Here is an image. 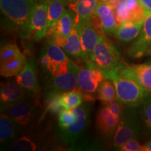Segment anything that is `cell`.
<instances>
[{
	"label": "cell",
	"mask_w": 151,
	"mask_h": 151,
	"mask_svg": "<svg viewBox=\"0 0 151 151\" xmlns=\"http://www.w3.org/2000/svg\"><path fill=\"white\" fill-rule=\"evenodd\" d=\"M35 0H0L3 23L22 37L29 36V22Z\"/></svg>",
	"instance_id": "1"
},
{
	"label": "cell",
	"mask_w": 151,
	"mask_h": 151,
	"mask_svg": "<svg viewBox=\"0 0 151 151\" xmlns=\"http://www.w3.org/2000/svg\"><path fill=\"white\" fill-rule=\"evenodd\" d=\"M90 61L104 75L118 71L125 64L122 62L118 48L104 34H100Z\"/></svg>",
	"instance_id": "2"
},
{
	"label": "cell",
	"mask_w": 151,
	"mask_h": 151,
	"mask_svg": "<svg viewBox=\"0 0 151 151\" xmlns=\"http://www.w3.org/2000/svg\"><path fill=\"white\" fill-rule=\"evenodd\" d=\"M105 78L113 81L116 90L117 100L125 107H137L147 94L146 90L137 82L120 76L117 71L110 72L105 76Z\"/></svg>",
	"instance_id": "3"
},
{
	"label": "cell",
	"mask_w": 151,
	"mask_h": 151,
	"mask_svg": "<svg viewBox=\"0 0 151 151\" xmlns=\"http://www.w3.org/2000/svg\"><path fill=\"white\" fill-rule=\"evenodd\" d=\"M141 125L140 115L136 106L125 107L113 137V146L118 150L124 143L140 134Z\"/></svg>",
	"instance_id": "4"
},
{
	"label": "cell",
	"mask_w": 151,
	"mask_h": 151,
	"mask_svg": "<svg viewBox=\"0 0 151 151\" xmlns=\"http://www.w3.org/2000/svg\"><path fill=\"white\" fill-rule=\"evenodd\" d=\"M26 57L14 43H7L0 51V73L9 78L17 76L27 63Z\"/></svg>",
	"instance_id": "5"
},
{
	"label": "cell",
	"mask_w": 151,
	"mask_h": 151,
	"mask_svg": "<svg viewBox=\"0 0 151 151\" xmlns=\"http://www.w3.org/2000/svg\"><path fill=\"white\" fill-rule=\"evenodd\" d=\"M78 69V66L67 58L60 64L53 74L50 76L52 90L64 93L78 87L77 75Z\"/></svg>",
	"instance_id": "6"
},
{
	"label": "cell",
	"mask_w": 151,
	"mask_h": 151,
	"mask_svg": "<svg viewBox=\"0 0 151 151\" xmlns=\"http://www.w3.org/2000/svg\"><path fill=\"white\" fill-rule=\"evenodd\" d=\"M91 21L100 33L106 35H116L119 26L114 7L101 0L96 7Z\"/></svg>",
	"instance_id": "7"
},
{
	"label": "cell",
	"mask_w": 151,
	"mask_h": 151,
	"mask_svg": "<svg viewBox=\"0 0 151 151\" xmlns=\"http://www.w3.org/2000/svg\"><path fill=\"white\" fill-rule=\"evenodd\" d=\"M48 28L47 0H35L30 18L28 38L34 40H41L46 37Z\"/></svg>",
	"instance_id": "8"
},
{
	"label": "cell",
	"mask_w": 151,
	"mask_h": 151,
	"mask_svg": "<svg viewBox=\"0 0 151 151\" xmlns=\"http://www.w3.org/2000/svg\"><path fill=\"white\" fill-rule=\"evenodd\" d=\"M82 104L74 109L78 114V120L67 129L57 130L58 137L65 143H75L81 137L90 121V108L88 104Z\"/></svg>",
	"instance_id": "9"
},
{
	"label": "cell",
	"mask_w": 151,
	"mask_h": 151,
	"mask_svg": "<svg viewBox=\"0 0 151 151\" xmlns=\"http://www.w3.org/2000/svg\"><path fill=\"white\" fill-rule=\"evenodd\" d=\"M86 68L79 67L77 82L78 88L83 93L93 94L97 91L99 85L106 79L104 73L89 60Z\"/></svg>",
	"instance_id": "10"
},
{
	"label": "cell",
	"mask_w": 151,
	"mask_h": 151,
	"mask_svg": "<svg viewBox=\"0 0 151 151\" xmlns=\"http://www.w3.org/2000/svg\"><path fill=\"white\" fill-rule=\"evenodd\" d=\"M146 11L139 0H121L115 8L118 25L125 22L143 21Z\"/></svg>",
	"instance_id": "11"
},
{
	"label": "cell",
	"mask_w": 151,
	"mask_h": 151,
	"mask_svg": "<svg viewBox=\"0 0 151 151\" xmlns=\"http://www.w3.org/2000/svg\"><path fill=\"white\" fill-rule=\"evenodd\" d=\"M117 73L123 78L136 81L147 93H151V60L140 65H125L117 71Z\"/></svg>",
	"instance_id": "12"
},
{
	"label": "cell",
	"mask_w": 151,
	"mask_h": 151,
	"mask_svg": "<svg viewBox=\"0 0 151 151\" xmlns=\"http://www.w3.org/2000/svg\"><path fill=\"white\" fill-rule=\"evenodd\" d=\"M73 24L78 28L80 35L82 47V60L86 62L89 61L99 39L100 34L101 33L96 29L92 24L91 19L81 24Z\"/></svg>",
	"instance_id": "13"
},
{
	"label": "cell",
	"mask_w": 151,
	"mask_h": 151,
	"mask_svg": "<svg viewBox=\"0 0 151 151\" xmlns=\"http://www.w3.org/2000/svg\"><path fill=\"white\" fill-rule=\"evenodd\" d=\"M35 106L32 101L26 97L18 102L2 107L1 111L10 117L18 125L25 127L31 121L35 113Z\"/></svg>",
	"instance_id": "14"
},
{
	"label": "cell",
	"mask_w": 151,
	"mask_h": 151,
	"mask_svg": "<svg viewBox=\"0 0 151 151\" xmlns=\"http://www.w3.org/2000/svg\"><path fill=\"white\" fill-rule=\"evenodd\" d=\"M151 46V11L146 10L142 29L139 37L129 48L128 55L132 58H141L146 55L148 49Z\"/></svg>",
	"instance_id": "15"
},
{
	"label": "cell",
	"mask_w": 151,
	"mask_h": 151,
	"mask_svg": "<svg viewBox=\"0 0 151 151\" xmlns=\"http://www.w3.org/2000/svg\"><path fill=\"white\" fill-rule=\"evenodd\" d=\"M28 94L30 93L23 89L17 82L8 81L1 84L0 90L1 108L25 99Z\"/></svg>",
	"instance_id": "16"
},
{
	"label": "cell",
	"mask_w": 151,
	"mask_h": 151,
	"mask_svg": "<svg viewBox=\"0 0 151 151\" xmlns=\"http://www.w3.org/2000/svg\"><path fill=\"white\" fill-rule=\"evenodd\" d=\"M16 81L18 83L29 93H37L39 91L37 73L35 61L29 59L22 71L16 76Z\"/></svg>",
	"instance_id": "17"
},
{
	"label": "cell",
	"mask_w": 151,
	"mask_h": 151,
	"mask_svg": "<svg viewBox=\"0 0 151 151\" xmlns=\"http://www.w3.org/2000/svg\"><path fill=\"white\" fill-rule=\"evenodd\" d=\"M120 118L116 117L104 105L98 111L96 117V124L98 129L105 137H110L116 132Z\"/></svg>",
	"instance_id": "18"
},
{
	"label": "cell",
	"mask_w": 151,
	"mask_h": 151,
	"mask_svg": "<svg viewBox=\"0 0 151 151\" xmlns=\"http://www.w3.org/2000/svg\"><path fill=\"white\" fill-rule=\"evenodd\" d=\"M43 48L48 58V65L46 72L51 76L57 70L60 64L65 61L68 57L63 49L48 38Z\"/></svg>",
	"instance_id": "19"
},
{
	"label": "cell",
	"mask_w": 151,
	"mask_h": 151,
	"mask_svg": "<svg viewBox=\"0 0 151 151\" xmlns=\"http://www.w3.org/2000/svg\"><path fill=\"white\" fill-rule=\"evenodd\" d=\"M143 21L125 22L118 26L116 37L118 41L124 43H129L135 41L140 35Z\"/></svg>",
	"instance_id": "20"
},
{
	"label": "cell",
	"mask_w": 151,
	"mask_h": 151,
	"mask_svg": "<svg viewBox=\"0 0 151 151\" xmlns=\"http://www.w3.org/2000/svg\"><path fill=\"white\" fill-rule=\"evenodd\" d=\"M73 19L74 14L65 9L60 20L51 27L48 28L46 32L47 37L52 35H60L68 38L73 29Z\"/></svg>",
	"instance_id": "21"
},
{
	"label": "cell",
	"mask_w": 151,
	"mask_h": 151,
	"mask_svg": "<svg viewBox=\"0 0 151 151\" xmlns=\"http://www.w3.org/2000/svg\"><path fill=\"white\" fill-rule=\"evenodd\" d=\"M100 1L101 0H80L73 11L74 14L73 24H81L90 20Z\"/></svg>",
	"instance_id": "22"
},
{
	"label": "cell",
	"mask_w": 151,
	"mask_h": 151,
	"mask_svg": "<svg viewBox=\"0 0 151 151\" xmlns=\"http://www.w3.org/2000/svg\"><path fill=\"white\" fill-rule=\"evenodd\" d=\"M19 127L16 122L4 113H1L0 116V142L5 146L14 140L19 131Z\"/></svg>",
	"instance_id": "23"
},
{
	"label": "cell",
	"mask_w": 151,
	"mask_h": 151,
	"mask_svg": "<svg viewBox=\"0 0 151 151\" xmlns=\"http://www.w3.org/2000/svg\"><path fill=\"white\" fill-rule=\"evenodd\" d=\"M63 50L72 58L82 60V47L78 28L73 24V29L66 41Z\"/></svg>",
	"instance_id": "24"
},
{
	"label": "cell",
	"mask_w": 151,
	"mask_h": 151,
	"mask_svg": "<svg viewBox=\"0 0 151 151\" xmlns=\"http://www.w3.org/2000/svg\"><path fill=\"white\" fill-rule=\"evenodd\" d=\"M84 100L83 93L76 88L61 94L60 97V104L64 109H74L80 106Z\"/></svg>",
	"instance_id": "25"
},
{
	"label": "cell",
	"mask_w": 151,
	"mask_h": 151,
	"mask_svg": "<svg viewBox=\"0 0 151 151\" xmlns=\"http://www.w3.org/2000/svg\"><path fill=\"white\" fill-rule=\"evenodd\" d=\"M97 99L104 105L116 101V88L111 79L103 81L99 85L97 89Z\"/></svg>",
	"instance_id": "26"
},
{
	"label": "cell",
	"mask_w": 151,
	"mask_h": 151,
	"mask_svg": "<svg viewBox=\"0 0 151 151\" xmlns=\"http://www.w3.org/2000/svg\"><path fill=\"white\" fill-rule=\"evenodd\" d=\"M48 3V25L51 27L56 23L65 11V0H47Z\"/></svg>",
	"instance_id": "27"
},
{
	"label": "cell",
	"mask_w": 151,
	"mask_h": 151,
	"mask_svg": "<svg viewBox=\"0 0 151 151\" xmlns=\"http://www.w3.org/2000/svg\"><path fill=\"white\" fill-rule=\"evenodd\" d=\"M139 106V115L142 128L148 134L151 135V93L146 94Z\"/></svg>",
	"instance_id": "28"
},
{
	"label": "cell",
	"mask_w": 151,
	"mask_h": 151,
	"mask_svg": "<svg viewBox=\"0 0 151 151\" xmlns=\"http://www.w3.org/2000/svg\"><path fill=\"white\" fill-rule=\"evenodd\" d=\"M78 114L75 109H63L58 114L57 130L67 129L73 125L78 120Z\"/></svg>",
	"instance_id": "29"
},
{
	"label": "cell",
	"mask_w": 151,
	"mask_h": 151,
	"mask_svg": "<svg viewBox=\"0 0 151 151\" xmlns=\"http://www.w3.org/2000/svg\"><path fill=\"white\" fill-rule=\"evenodd\" d=\"M61 94L59 92L55 90H51L50 92L47 93L46 97V112H50L52 114H59L61 111L63 110V107L60 104V97ZM45 113L43 115H45Z\"/></svg>",
	"instance_id": "30"
},
{
	"label": "cell",
	"mask_w": 151,
	"mask_h": 151,
	"mask_svg": "<svg viewBox=\"0 0 151 151\" xmlns=\"http://www.w3.org/2000/svg\"><path fill=\"white\" fill-rule=\"evenodd\" d=\"M37 149V144L27 137L18 139L14 141L11 146V150L18 151H35Z\"/></svg>",
	"instance_id": "31"
},
{
	"label": "cell",
	"mask_w": 151,
	"mask_h": 151,
	"mask_svg": "<svg viewBox=\"0 0 151 151\" xmlns=\"http://www.w3.org/2000/svg\"><path fill=\"white\" fill-rule=\"evenodd\" d=\"M105 105L108 107L111 112L114 116L118 117V118H121L122 113H123L124 109H125V106L122 104L120 103V101H118V100Z\"/></svg>",
	"instance_id": "32"
},
{
	"label": "cell",
	"mask_w": 151,
	"mask_h": 151,
	"mask_svg": "<svg viewBox=\"0 0 151 151\" xmlns=\"http://www.w3.org/2000/svg\"><path fill=\"white\" fill-rule=\"evenodd\" d=\"M142 146L137 141V139H133L124 143L122 146L118 149L121 151H141Z\"/></svg>",
	"instance_id": "33"
},
{
	"label": "cell",
	"mask_w": 151,
	"mask_h": 151,
	"mask_svg": "<svg viewBox=\"0 0 151 151\" xmlns=\"http://www.w3.org/2000/svg\"><path fill=\"white\" fill-rule=\"evenodd\" d=\"M139 1L146 10L151 11V0H139Z\"/></svg>",
	"instance_id": "34"
},
{
	"label": "cell",
	"mask_w": 151,
	"mask_h": 151,
	"mask_svg": "<svg viewBox=\"0 0 151 151\" xmlns=\"http://www.w3.org/2000/svg\"><path fill=\"white\" fill-rule=\"evenodd\" d=\"M79 1H80V0H66L69 9H70L72 11L74 10L76 6L77 5V4L78 3Z\"/></svg>",
	"instance_id": "35"
},
{
	"label": "cell",
	"mask_w": 151,
	"mask_h": 151,
	"mask_svg": "<svg viewBox=\"0 0 151 151\" xmlns=\"http://www.w3.org/2000/svg\"><path fill=\"white\" fill-rule=\"evenodd\" d=\"M141 151H151V140L148 141L146 144L142 146Z\"/></svg>",
	"instance_id": "36"
},
{
	"label": "cell",
	"mask_w": 151,
	"mask_h": 151,
	"mask_svg": "<svg viewBox=\"0 0 151 151\" xmlns=\"http://www.w3.org/2000/svg\"><path fill=\"white\" fill-rule=\"evenodd\" d=\"M146 55H148V56H150L151 57V46L148 49V50H147V52H146Z\"/></svg>",
	"instance_id": "37"
},
{
	"label": "cell",
	"mask_w": 151,
	"mask_h": 151,
	"mask_svg": "<svg viewBox=\"0 0 151 151\" xmlns=\"http://www.w3.org/2000/svg\"><path fill=\"white\" fill-rule=\"evenodd\" d=\"M65 1H66V0H65ZM66 2H67V1H66Z\"/></svg>",
	"instance_id": "38"
}]
</instances>
